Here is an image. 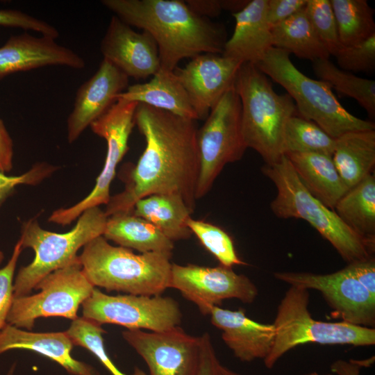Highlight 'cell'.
<instances>
[{
	"mask_svg": "<svg viewBox=\"0 0 375 375\" xmlns=\"http://www.w3.org/2000/svg\"><path fill=\"white\" fill-rule=\"evenodd\" d=\"M122 21L147 32L157 44L160 69L174 71L186 58L222 54L224 27L196 14L180 0H102Z\"/></svg>",
	"mask_w": 375,
	"mask_h": 375,
	"instance_id": "obj_2",
	"label": "cell"
},
{
	"mask_svg": "<svg viewBox=\"0 0 375 375\" xmlns=\"http://www.w3.org/2000/svg\"><path fill=\"white\" fill-rule=\"evenodd\" d=\"M58 169V166L40 162L34 164L25 173L17 176H8L0 172V208L17 186L37 185L51 176Z\"/></svg>",
	"mask_w": 375,
	"mask_h": 375,
	"instance_id": "obj_38",
	"label": "cell"
},
{
	"mask_svg": "<svg viewBox=\"0 0 375 375\" xmlns=\"http://www.w3.org/2000/svg\"><path fill=\"white\" fill-rule=\"evenodd\" d=\"M132 212L173 242L188 239L192 235L187 221L193 211L179 195L155 194L145 197L136 201Z\"/></svg>",
	"mask_w": 375,
	"mask_h": 375,
	"instance_id": "obj_27",
	"label": "cell"
},
{
	"mask_svg": "<svg viewBox=\"0 0 375 375\" xmlns=\"http://www.w3.org/2000/svg\"><path fill=\"white\" fill-rule=\"evenodd\" d=\"M361 367L356 361L337 360L331 365V370L337 375H360Z\"/></svg>",
	"mask_w": 375,
	"mask_h": 375,
	"instance_id": "obj_45",
	"label": "cell"
},
{
	"mask_svg": "<svg viewBox=\"0 0 375 375\" xmlns=\"http://www.w3.org/2000/svg\"><path fill=\"white\" fill-rule=\"evenodd\" d=\"M117 98L144 103L181 117L198 120L189 96L174 71L160 68L149 82L128 85Z\"/></svg>",
	"mask_w": 375,
	"mask_h": 375,
	"instance_id": "obj_23",
	"label": "cell"
},
{
	"mask_svg": "<svg viewBox=\"0 0 375 375\" xmlns=\"http://www.w3.org/2000/svg\"><path fill=\"white\" fill-rule=\"evenodd\" d=\"M220 375H242L236 372H234L223 365L220 366Z\"/></svg>",
	"mask_w": 375,
	"mask_h": 375,
	"instance_id": "obj_46",
	"label": "cell"
},
{
	"mask_svg": "<svg viewBox=\"0 0 375 375\" xmlns=\"http://www.w3.org/2000/svg\"><path fill=\"white\" fill-rule=\"evenodd\" d=\"M52 65L81 69L85 62L73 50L58 44L56 39L36 37L26 31L11 35L0 47V81L16 72Z\"/></svg>",
	"mask_w": 375,
	"mask_h": 375,
	"instance_id": "obj_19",
	"label": "cell"
},
{
	"mask_svg": "<svg viewBox=\"0 0 375 375\" xmlns=\"http://www.w3.org/2000/svg\"><path fill=\"white\" fill-rule=\"evenodd\" d=\"M135 124L145 149L125 176L122 192L110 197L107 217L133 210L137 201L155 194L181 197L194 211L199 169L196 120L138 103Z\"/></svg>",
	"mask_w": 375,
	"mask_h": 375,
	"instance_id": "obj_1",
	"label": "cell"
},
{
	"mask_svg": "<svg viewBox=\"0 0 375 375\" xmlns=\"http://www.w3.org/2000/svg\"><path fill=\"white\" fill-rule=\"evenodd\" d=\"M285 155L308 192L333 210L348 189L335 168L332 156L317 153H290Z\"/></svg>",
	"mask_w": 375,
	"mask_h": 375,
	"instance_id": "obj_24",
	"label": "cell"
},
{
	"mask_svg": "<svg viewBox=\"0 0 375 375\" xmlns=\"http://www.w3.org/2000/svg\"><path fill=\"white\" fill-rule=\"evenodd\" d=\"M304 375H322V374H320L317 373V372H312L305 374ZM323 375H332V374H323Z\"/></svg>",
	"mask_w": 375,
	"mask_h": 375,
	"instance_id": "obj_48",
	"label": "cell"
},
{
	"mask_svg": "<svg viewBox=\"0 0 375 375\" xmlns=\"http://www.w3.org/2000/svg\"><path fill=\"white\" fill-rule=\"evenodd\" d=\"M307 0H267V20L272 28L303 9Z\"/></svg>",
	"mask_w": 375,
	"mask_h": 375,
	"instance_id": "obj_40",
	"label": "cell"
},
{
	"mask_svg": "<svg viewBox=\"0 0 375 375\" xmlns=\"http://www.w3.org/2000/svg\"><path fill=\"white\" fill-rule=\"evenodd\" d=\"M199 169L196 199L204 197L228 163L240 160L247 149L242 133L241 103L233 85L197 129Z\"/></svg>",
	"mask_w": 375,
	"mask_h": 375,
	"instance_id": "obj_9",
	"label": "cell"
},
{
	"mask_svg": "<svg viewBox=\"0 0 375 375\" xmlns=\"http://www.w3.org/2000/svg\"><path fill=\"white\" fill-rule=\"evenodd\" d=\"M332 159L349 190L372 174L375 165V131L346 133L335 139Z\"/></svg>",
	"mask_w": 375,
	"mask_h": 375,
	"instance_id": "obj_26",
	"label": "cell"
},
{
	"mask_svg": "<svg viewBox=\"0 0 375 375\" xmlns=\"http://www.w3.org/2000/svg\"><path fill=\"white\" fill-rule=\"evenodd\" d=\"M94 287L78 260L43 278L34 289L40 292L14 298L7 323L31 331L40 317H60L74 320L78 310Z\"/></svg>",
	"mask_w": 375,
	"mask_h": 375,
	"instance_id": "obj_10",
	"label": "cell"
},
{
	"mask_svg": "<svg viewBox=\"0 0 375 375\" xmlns=\"http://www.w3.org/2000/svg\"><path fill=\"white\" fill-rule=\"evenodd\" d=\"M211 324L222 331V338L241 362L264 360L274 344L273 324H262L249 318L243 309L231 310L219 306L209 312Z\"/></svg>",
	"mask_w": 375,
	"mask_h": 375,
	"instance_id": "obj_20",
	"label": "cell"
},
{
	"mask_svg": "<svg viewBox=\"0 0 375 375\" xmlns=\"http://www.w3.org/2000/svg\"><path fill=\"white\" fill-rule=\"evenodd\" d=\"M335 139L315 122L296 114L288 121L283 139L284 155L290 153H317L332 156Z\"/></svg>",
	"mask_w": 375,
	"mask_h": 375,
	"instance_id": "obj_32",
	"label": "cell"
},
{
	"mask_svg": "<svg viewBox=\"0 0 375 375\" xmlns=\"http://www.w3.org/2000/svg\"><path fill=\"white\" fill-rule=\"evenodd\" d=\"M107 217L99 207L90 208L70 231L62 233L42 228L36 217L24 222L19 240L23 249H33L35 256L19 269L14 279V298L29 294L46 276L77 261L78 250L103 235Z\"/></svg>",
	"mask_w": 375,
	"mask_h": 375,
	"instance_id": "obj_7",
	"label": "cell"
},
{
	"mask_svg": "<svg viewBox=\"0 0 375 375\" xmlns=\"http://www.w3.org/2000/svg\"><path fill=\"white\" fill-rule=\"evenodd\" d=\"M256 65L287 91L299 116L315 122L333 138L351 131L375 130L374 123L347 111L328 83L297 69L287 51L272 47Z\"/></svg>",
	"mask_w": 375,
	"mask_h": 375,
	"instance_id": "obj_6",
	"label": "cell"
},
{
	"mask_svg": "<svg viewBox=\"0 0 375 375\" xmlns=\"http://www.w3.org/2000/svg\"><path fill=\"white\" fill-rule=\"evenodd\" d=\"M83 317L101 325L117 324L131 329L160 332L178 326L182 312L169 297L109 295L94 288L82 304Z\"/></svg>",
	"mask_w": 375,
	"mask_h": 375,
	"instance_id": "obj_12",
	"label": "cell"
},
{
	"mask_svg": "<svg viewBox=\"0 0 375 375\" xmlns=\"http://www.w3.org/2000/svg\"><path fill=\"white\" fill-rule=\"evenodd\" d=\"M138 103L117 98L115 103L90 126L92 132L103 138L107 152L103 169L90 194L68 208L55 210L48 221L61 226L70 224L87 209L107 204L110 188L118 164L128 149V139L135 124L134 115Z\"/></svg>",
	"mask_w": 375,
	"mask_h": 375,
	"instance_id": "obj_11",
	"label": "cell"
},
{
	"mask_svg": "<svg viewBox=\"0 0 375 375\" xmlns=\"http://www.w3.org/2000/svg\"><path fill=\"white\" fill-rule=\"evenodd\" d=\"M15 364H13L9 369V370L8 371L6 375H14V373H15Z\"/></svg>",
	"mask_w": 375,
	"mask_h": 375,
	"instance_id": "obj_47",
	"label": "cell"
},
{
	"mask_svg": "<svg viewBox=\"0 0 375 375\" xmlns=\"http://www.w3.org/2000/svg\"><path fill=\"white\" fill-rule=\"evenodd\" d=\"M172 253H135L99 236L83 247L79 261L94 288L135 295H161L169 288Z\"/></svg>",
	"mask_w": 375,
	"mask_h": 375,
	"instance_id": "obj_3",
	"label": "cell"
},
{
	"mask_svg": "<svg viewBox=\"0 0 375 375\" xmlns=\"http://www.w3.org/2000/svg\"><path fill=\"white\" fill-rule=\"evenodd\" d=\"M74 344L65 331L32 332L7 324L0 331V355L15 349L32 351L56 362L72 375H101L72 357Z\"/></svg>",
	"mask_w": 375,
	"mask_h": 375,
	"instance_id": "obj_22",
	"label": "cell"
},
{
	"mask_svg": "<svg viewBox=\"0 0 375 375\" xmlns=\"http://www.w3.org/2000/svg\"><path fill=\"white\" fill-rule=\"evenodd\" d=\"M274 276L291 286L319 291L342 321L374 328L375 297L344 268L326 274L276 272Z\"/></svg>",
	"mask_w": 375,
	"mask_h": 375,
	"instance_id": "obj_14",
	"label": "cell"
},
{
	"mask_svg": "<svg viewBox=\"0 0 375 375\" xmlns=\"http://www.w3.org/2000/svg\"><path fill=\"white\" fill-rule=\"evenodd\" d=\"M315 75L339 93L351 97L366 110L371 118L375 116V81L356 76L334 65L329 58L312 62Z\"/></svg>",
	"mask_w": 375,
	"mask_h": 375,
	"instance_id": "obj_30",
	"label": "cell"
},
{
	"mask_svg": "<svg viewBox=\"0 0 375 375\" xmlns=\"http://www.w3.org/2000/svg\"><path fill=\"white\" fill-rule=\"evenodd\" d=\"M188 6L198 15L209 18L218 16L223 10L220 0H188Z\"/></svg>",
	"mask_w": 375,
	"mask_h": 375,
	"instance_id": "obj_44",
	"label": "cell"
},
{
	"mask_svg": "<svg viewBox=\"0 0 375 375\" xmlns=\"http://www.w3.org/2000/svg\"><path fill=\"white\" fill-rule=\"evenodd\" d=\"M340 68L369 72L375 68V35L357 44L342 47L334 56Z\"/></svg>",
	"mask_w": 375,
	"mask_h": 375,
	"instance_id": "obj_36",
	"label": "cell"
},
{
	"mask_svg": "<svg viewBox=\"0 0 375 375\" xmlns=\"http://www.w3.org/2000/svg\"><path fill=\"white\" fill-rule=\"evenodd\" d=\"M344 269L375 297V258L373 256L349 262Z\"/></svg>",
	"mask_w": 375,
	"mask_h": 375,
	"instance_id": "obj_42",
	"label": "cell"
},
{
	"mask_svg": "<svg viewBox=\"0 0 375 375\" xmlns=\"http://www.w3.org/2000/svg\"><path fill=\"white\" fill-rule=\"evenodd\" d=\"M200 337V351L194 375H220L221 364L214 349L210 335L203 333Z\"/></svg>",
	"mask_w": 375,
	"mask_h": 375,
	"instance_id": "obj_41",
	"label": "cell"
},
{
	"mask_svg": "<svg viewBox=\"0 0 375 375\" xmlns=\"http://www.w3.org/2000/svg\"><path fill=\"white\" fill-rule=\"evenodd\" d=\"M105 59L128 78L144 79L160 68L157 44L146 31L138 33L117 16H112L100 43Z\"/></svg>",
	"mask_w": 375,
	"mask_h": 375,
	"instance_id": "obj_17",
	"label": "cell"
},
{
	"mask_svg": "<svg viewBox=\"0 0 375 375\" xmlns=\"http://www.w3.org/2000/svg\"><path fill=\"white\" fill-rule=\"evenodd\" d=\"M308 290L291 286L279 305L274 322L275 338L265 366L272 368L288 351L297 346L315 343L355 347L375 344V328L343 321L329 322L315 319L308 310Z\"/></svg>",
	"mask_w": 375,
	"mask_h": 375,
	"instance_id": "obj_8",
	"label": "cell"
},
{
	"mask_svg": "<svg viewBox=\"0 0 375 375\" xmlns=\"http://www.w3.org/2000/svg\"><path fill=\"white\" fill-rule=\"evenodd\" d=\"M340 42L350 46L375 35L374 11L366 0H330Z\"/></svg>",
	"mask_w": 375,
	"mask_h": 375,
	"instance_id": "obj_31",
	"label": "cell"
},
{
	"mask_svg": "<svg viewBox=\"0 0 375 375\" xmlns=\"http://www.w3.org/2000/svg\"><path fill=\"white\" fill-rule=\"evenodd\" d=\"M103 236L120 247L140 253H172L174 242L155 226L131 212L112 214L107 217Z\"/></svg>",
	"mask_w": 375,
	"mask_h": 375,
	"instance_id": "obj_25",
	"label": "cell"
},
{
	"mask_svg": "<svg viewBox=\"0 0 375 375\" xmlns=\"http://www.w3.org/2000/svg\"><path fill=\"white\" fill-rule=\"evenodd\" d=\"M242 63L222 54L202 53L174 72L183 86L198 119H205L223 94L233 85Z\"/></svg>",
	"mask_w": 375,
	"mask_h": 375,
	"instance_id": "obj_16",
	"label": "cell"
},
{
	"mask_svg": "<svg viewBox=\"0 0 375 375\" xmlns=\"http://www.w3.org/2000/svg\"><path fill=\"white\" fill-rule=\"evenodd\" d=\"M267 0L249 1L232 13L235 25L222 55L241 63L257 65L272 47V27L267 20Z\"/></svg>",
	"mask_w": 375,
	"mask_h": 375,
	"instance_id": "obj_21",
	"label": "cell"
},
{
	"mask_svg": "<svg viewBox=\"0 0 375 375\" xmlns=\"http://www.w3.org/2000/svg\"><path fill=\"white\" fill-rule=\"evenodd\" d=\"M0 26L20 28L33 31L56 39L59 37L58 29L47 22L15 9H0Z\"/></svg>",
	"mask_w": 375,
	"mask_h": 375,
	"instance_id": "obj_39",
	"label": "cell"
},
{
	"mask_svg": "<svg viewBox=\"0 0 375 375\" xmlns=\"http://www.w3.org/2000/svg\"><path fill=\"white\" fill-rule=\"evenodd\" d=\"M261 170L276 189V195L270 203L276 217L308 222L348 263L372 256L375 247L362 239L341 220L334 210L308 192L285 155L274 163L265 164Z\"/></svg>",
	"mask_w": 375,
	"mask_h": 375,
	"instance_id": "obj_4",
	"label": "cell"
},
{
	"mask_svg": "<svg viewBox=\"0 0 375 375\" xmlns=\"http://www.w3.org/2000/svg\"><path fill=\"white\" fill-rule=\"evenodd\" d=\"M333 210L348 227L375 247V176L373 174L349 188Z\"/></svg>",
	"mask_w": 375,
	"mask_h": 375,
	"instance_id": "obj_28",
	"label": "cell"
},
{
	"mask_svg": "<svg viewBox=\"0 0 375 375\" xmlns=\"http://www.w3.org/2000/svg\"><path fill=\"white\" fill-rule=\"evenodd\" d=\"M101 326L82 316L72 320L66 332L74 346L81 347L91 352L112 375H148L137 367L130 374L117 368L106 352L103 338L106 331Z\"/></svg>",
	"mask_w": 375,
	"mask_h": 375,
	"instance_id": "obj_33",
	"label": "cell"
},
{
	"mask_svg": "<svg viewBox=\"0 0 375 375\" xmlns=\"http://www.w3.org/2000/svg\"><path fill=\"white\" fill-rule=\"evenodd\" d=\"M187 226L219 265L228 267L248 265L238 257L230 235L219 226L191 217L187 221Z\"/></svg>",
	"mask_w": 375,
	"mask_h": 375,
	"instance_id": "obj_34",
	"label": "cell"
},
{
	"mask_svg": "<svg viewBox=\"0 0 375 375\" xmlns=\"http://www.w3.org/2000/svg\"><path fill=\"white\" fill-rule=\"evenodd\" d=\"M304 10L317 37L334 56L342 46L330 0H307Z\"/></svg>",
	"mask_w": 375,
	"mask_h": 375,
	"instance_id": "obj_35",
	"label": "cell"
},
{
	"mask_svg": "<svg viewBox=\"0 0 375 375\" xmlns=\"http://www.w3.org/2000/svg\"><path fill=\"white\" fill-rule=\"evenodd\" d=\"M22 250V242L19 239L8 262L0 268V331L8 324V315L14 300V274ZM3 258V253L0 251V264Z\"/></svg>",
	"mask_w": 375,
	"mask_h": 375,
	"instance_id": "obj_37",
	"label": "cell"
},
{
	"mask_svg": "<svg viewBox=\"0 0 375 375\" xmlns=\"http://www.w3.org/2000/svg\"><path fill=\"white\" fill-rule=\"evenodd\" d=\"M122 335L144 360L149 375H194L199 336L190 335L178 326L160 332L126 329Z\"/></svg>",
	"mask_w": 375,
	"mask_h": 375,
	"instance_id": "obj_15",
	"label": "cell"
},
{
	"mask_svg": "<svg viewBox=\"0 0 375 375\" xmlns=\"http://www.w3.org/2000/svg\"><path fill=\"white\" fill-rule=\"evenodd\" d=\"M234 88L241 103L242 133L247 148L255 150L265 164L284 155L283 139L288 119L297 114L292 99L278 94L267 76L252 63H242Z\"/></svg>",
	"mask_w": 375,
	"mask_h": 375,
	"instance_id": "obj_5",
	"label": "cell"
},
{
	"mask_svg": "<svg viewBox=\"0 0 375 375\" xmlns=\"http://www.w3.org/2000/svg\"><path fill=\"white\" fill-rule=\"evenodd\" d=\"M13 141L3 121L0 119V172H10L13 165Z\"/></svg>",
	"mask_w": 375,
	"mask_h": 375,
	"instance_id": "obj_43",
	"label": "cell"
},
{
	"mask_svg": "<svg viewBox=\"0 0 375 375\" xmlns=\"http://www.w3.org/2000/svg\"><path fill=\"white\" fill-rule=\"evenodd\" d=\"M128 87V77L103 59L93 76L77 90L72 110L67 120L68 142H75Z\"/></svg>",
	"mask_w": 375,
	"mask_h": 375,
	"instance_id": "obj_18",
	"label": "cell"
},
{
	"mask_svg": "<svg viewBox=\"0 0 375 375\" xmlns=\"http://www.w3.org/2000/svg\"><path fill=\"white\" fill-rule=\"evenodd\" d=\"M272 47L315 61L329 53L315 32L304 8L272 28Z\"/></svg>",
	"mask_w": 375,
	"mask_h": 375,
	"instance_id": "obj_29",
	"label": "cell"
},
{
	"mask_svg": "<svg viewBox=\"0 0 375 375\" xmlns=\"http://www.w3.org/2000/svg\"><path fill=\"white\" fill-rule=\"evenodd\" d=\"M169 288L178 290L204 315H208L210 309L224 300L235 299L251 303L258 294L257 287L249 277L222 265L172 264Z\"/></svg>",
	"mask_w": 375,
	"mask_h": 375,
	"instance_id": "obj_13",
	"label": "cell"
}]
</instances>
